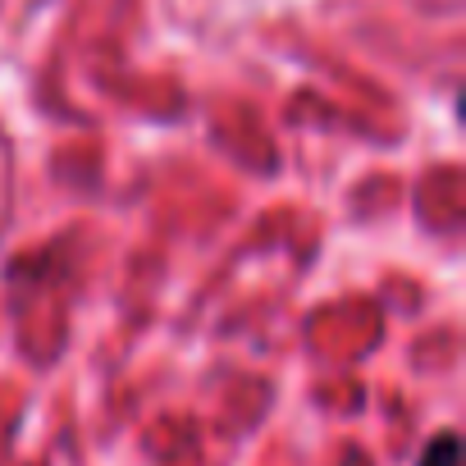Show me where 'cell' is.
I'll return each instance as SVG.
<instances>
[{"label": "cell", "instance_id": "obj_1", "mask_svg": "<svg viewBox=\"0 0 466 466\" xmlns=\"http://www.w3.org/2000/svg\"><path fill=\"white\" fill-rule=\"evenodd\" d=\"M416 466H461V439H457L452 430H439V434L420 448Z\"/></svg>", "mask_w": 466, "mask_h": 466}]
</instances>
